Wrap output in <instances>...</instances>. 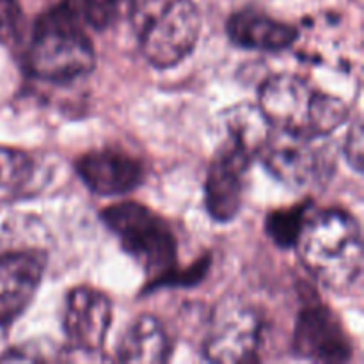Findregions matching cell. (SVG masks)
<instances>
[{
	"mask_svg": "<svg viewBox=\"0 0 364 364\" xmlns=\"http://www.w3.org/2000/svg\"><path fill=\"white\" fill-rule=\"evenodd\" d=\"M295 249L306 270L333 291L350 290L363 272L361 228L345 210L308 217Z\"/></svg>",
	"mask_w": 364,
	"mask_h": 364,
	"instance_id": "obj_1",
	"label": "cell"
},
{
	"mask_svg": "<svg viewBox=\"0 0 364 364\" xmlns=\"http://www.w3.org/2000/svg\"><path fill=\"white\" fill-rule=\"evenodd\" d=\"M80 20L73 0H60L38 18L27 53L28 71L34 77L66 84L95 70V46Z\"/></svg>",
	"mask_w": 364,
	"mask_h": 364,
	"instance_id": "obj_2",
	"label": "cell"
},
{
	"mask_svg": "<svg viewBox=\"0 0 364 364\" xmlns=\"http://www.w3.org/2000/svg\"><path fill=\"white\" fill-rule=\"evenodd\" d=\"M259 110L274 130L322 139L348 116L338 96L326 95L299 75H274L259 89Z\"/></svg>",
	"mask_w": 364,
	"mask_h": 364,
	"instance_id": "obj_3",
	"label": "cell"
},
{
	"mask_svg": "<svg viewBox=\"0 0 364 364\" xmlns=\"http://www.w3.org/2000/svg\"><path fill=\"white\" fill-rule=\"evenodd\" d=\"M130 21L142 55L162 70L194 52L203 25L192 0H130Z\"/></svg>",
	"mask_w": 364,
	"mask_h": 364,
	"instance_id": "obj_4",
	"label": "cell"
},
{
	"mask_svg": "<svg viewBox=\"0 0 364 364\" xmlns=\"http://www.w3.org/2000/svg\"><path fill=\"white\" fill-rule=\"evenodd\" d=\"M105 226L116 235L123 251L134 256L153 281L173 272L178 242L166 219L137 201L116 203L102 212Z\"/></svg>",
	"mask_w": 364,
	"mask_h": 364,
	"instance_id": "obj_5",
	"label": "cell"
},
{
	"mask_svg": "<svg viewBox=\"0 0 364 364\" xmlns=\"http://www.w3.org/2000/svg\"><path fill=\"white\" fill-rule=\"evenodd\" d=\"M262 336V316L238 299H224L210 320L203 354L212 363H256Z\"/></svg>",
	"mask_w": 364,
	"mask_h": 364,
	"instance_id": "obj_6",
	"label": "cell"
},
{
	"mask_svg": "<svg viewBox=\"0 0 364 364\" xmlns=\"http://www.w3.org/2000/svg\"><path fill=\"white\" fill-rule=\"evenodd\" d=\"M318 139L274 130L258 156L276 180L290 187H308L329 176L331 162Z\"/></svg>",
	"mask_w": 364,
	"mask_h": 364,
	"instance_id": "obj_7",
	"label": "cell"
},
{
	"mask_svg": "<svg viewBox=\"0 0 364 364\" xmlns=\"http://www.w3.org/2000/svg\"><path fill=\"white\" fill-rule=\"evenodd\" d=\"M294 352L313 363L343 364L354 354L350 336L336 313L323 302H308L299 311L294 329Z\"/></svg>",
	"mask_w": 364,
	"mask_h": 364,
	"instance_id": "obj_8",
	"label": "cell"
},
{
	"mask_svg": "<svg viewBox=\"0 0 364 364\" xmlns=\"http://www.w3.org/2000/svg\"><path fill=\"white\" fill-rule=\"evenodd\" d=\"M112 322V302L103 291L91 287L70 290L64 306L63 327L71 352L95 358L103 350Z\"/></svg>",
	"mask_w": 364,
	"mask_h": 364,
	"instance_id": "obj_9",
	"label": "cell"
},
{
	"mask_svg": "<svg viewBox=\"0 0 364 364\" xmlns=\"http://www.w3.org/2000/svg\"><path fill=\"white\" fill-rule=\"evenodd\" d=\"M252 159L251 153L230 141L213 156L205 180V205L217 223H230L240 212Z\"/></svg>",
	"mask_w": 364,
	"mask_h": 364,
	"instance_id": "obj_10",
	"label": "cell"
},
{
	"mask_svg": "<svg viewBox=\"0 0 364 364\" xmlns=\"http://www.w3.org/2000/svg\"><path fill=\"white\" fill-rule=\"evenodd\" d=\"M46 269V255L38 249L0 252V327L20 318L34 301Z\"/></svg>",
	"mask_w": 364,
	"mask_h": 364,
	"instance_id": "obj_11",
	"label": "cell"
},
{
	"mask_svg": "<svg viewBox=\"0 0 364 364\" xmlns=\"http://www.w3.org/2000/svg\"><path fill=\"white\" fill-rule=\"evenodd\" d=\"M85 187L98 196H123L144 180V166L134 155L117 149H96L75 162Z\"/></svg>",
	"mask_w": 364,
	"mask_h": 364,
	"instance_id": "obj_12",
	"label": "cell"
},
{
	"mask_svg": "<svg viewBox=\"0 0 364 364\" xmlns=\"http://www.w3.org/2000/svg\"><path fill=\"white\" fill-rule=\"evenodd\" d=\"M226 31L235 45L255 52H281L290 48L299 36L294 25L256 9H242L231 14Z\"/></svg>",
	"mask_w": 364,
	"mask_h": 364,
	"instance_id": "obj_13",
	"label": "cell"
},
{
	"mask_svg": "<svg viewBox=\"0 0 364 364\" xmlns=\"http://www.w3.org/2000/svg\"><path fill=\"white\" fill-rule=\"evenodd\" d=\"M171 340L156 316L141 315L128 326L117 343V361L134 364H162L169 361Z\"/></svg>",
	"mask_w": 364,
	"mask_h": 364,
	"instance_id": "obj_14",
	"label": "cell"
},
{
	"mask_svg": "<svg viewBox=\"0 0 364 364\" xmlns=\"http://www.w3.org/2000/svg\"><path fill=\"white\" fill-rule=\"evenodd\" d=\"M224 123H226L228 141L244 148L252 156H258L259 149L263 148L272 132V127L265 119L259 107L252 105L233 107L224 117Z\"/></svg>",
	"mask_w": 364,
	"mask_h": 364,
	"instance_id": "obj_15",
	"label": "cell"
},
{
	"mask_svg": "<svg viewBox=\"0 0 364 364\" xmlns=\"http://www.w3.org/2000/svg\"><path fill=\"white\" fill-rule=\"evenodd\" d=\"M311 210V201L297 203L288 208H277L267 215L265 231L270 240L281 249H295Z\"/></svg>",
	"mask_w": 364,
	"mask_h": 364,
	"instance_id": "obj_16",
	"label": "cell"
},
{
	"mask_svg": "<svg viewBox=\"0 0 364 364\" xmlns=\"http://www.w3.org/2000/svg\"><path fill=\"white\" fill-rule=\"evenodd\" d=\"M34 162L25 151L0 146V192H16L31 181Z\"/></svg>",
	"mask_w": 364,
	"mask_h": 364,
	"instance_id": "obj_17",
	"label": "cell"
},
{
	"mask_svg": "<svg viewBox=\"0 0 364 364\" xmlns=\"http://www.w3.org/2000/svg\"><path fill=\"white\" fill-rule=\"evenodd\" d=\"M82 20L87 21L96 31H105L117 20L121 0H80L78 6Z\"/></svg>",
	"mask_w": 364,
	"mask_h": 364,
	"instance_id": "obj_18",
	"label": "cell"
},
{
	"mask_svg": "<svg viewBox=\"0 0 364 364\" xmlns=\"http://www.w3.org/2000/svg\"><path fill=\"white\" fill-rule=\"evenodd\" d=\"M23 13L16 0H0V43L11 45L21 34Z\"/></svg>",
	"mask_w": 364,
	"mask_h": 364,
	"instance_id": "obj_19",
	"label": "cell"
},
{
	"mask_svg": "<svg viewBox=\"0 0 364 364\" xmlns=\"http://www.w3.org/2000/svg\"><path fill=\"white\" fill-rule=\"evenodd\" d=\"M363 123L361 119H355L352 123L350 130L347 134V141H345V156H347L348 164L354 171L361 173L364 166V148H363Z\"/></svg>",
	"mask_w": 364,
	"mask_h": 364,
	"instance_id": "obj_20",
	"label": "cell"
}]
</instances>
